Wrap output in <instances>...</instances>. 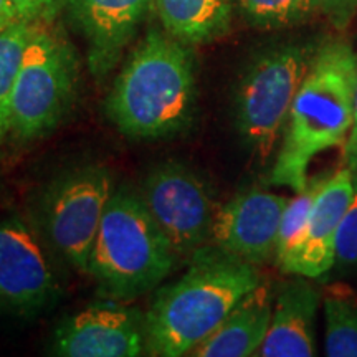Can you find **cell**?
<instances>
[{
  "mask_svg": "<svg viewBox=\"0 0 357 357\" xmlns=\"http://www.w3.org/2000/svg\"><path fill=\"white\" fill-rule=\"evenodd\" d=\"M33 22L13 20L0 26V137L8 134L13 86Z\"/></svg>",
  "mask_w": 357,
  "mask_h": 357,
  "instance_id": "ac0fdd59",
  "label": "cell"
},
{
  "mask_svg": "<svg viewBox=\"0 0 357 357\" xmlns=\"http://www.w3.org/2000/svg\"><path fill=\"white\" fill-rule=\"evenodd\" d=\"M307 278L284 283L273 303L270 329L257 352L261 357H311L316 354L314 321L319 291Z\"/></svg>",
  "mask_w": 357,
  "mask_h": 357,
  "instance_id": "5bb4252c",
  "label": "cell"
},
{
  "mask_svg": "<svg viewBox=\"0 0 357 357\" xmlns=\"http://www.w3.org/2000/svg\"><path fill=\"white\" fill-rule=\"evenodd\" d=\"M60 294V284L33 231L19 218L0 220V311L32 316Z\"/></svg>",
  "mask_w": 357,
  "mask_h": 357,
  "instance_id": "9c48e42d",
  "label": "cell"
},
{
  "mask_svg": "<svg viewBox=\"0 0 357 357\" xmlns=\"http://www.w3.org/2000/svg\"><path fill=\"white\" fill-rule=\"evenodd\" d=\"M17 17L26 22H48L56 15L63 0H10Z\"/></svg>",
  "mask_w": 357,
  "mask_h": 357,
  "instance_id": "7402d4cb",
  "label": "cell"
},
{
  "mask_svg": "<svg viewBox=\"0 0 357 357\" xmlns=\"http://www.w3.org/2000/svg\"><path fill=\"white\" fill-rule=\"evenodd\" d=\"M176 258L141 195L128 189L113 192L88 263L101 291L114 300L141 296L171 273Z\"/></svg>",
  "mask_w": 357,
  "mask_h": 357,
  "instance_id": "277c9868",
  "label": "cell"
},
{
  "mask_svg": "<svg viewBox=\"0 0 357 357\" xmlns=\"http://www.w3.org/2000/svg\"><path fill=\"white\" fill-rule=\"evenodd\" d=\"M250 24L280 29L305 22L318 10L314 0H235Z\"/></svg>",
  "mask_w": 357,
  "mask_h": 357,
  "instance_id": "d6986e66",
  "label": "cell"
},
{
  "mask_svg": "<svg viewBox=\"0 0 357 357\" xmlns=\"http://www.w3.org/2000/svg\"><path fill=\"white\" fill-rule=\"evenodd\" d=\"M314 3L337 25L347 24L357 10V0H314Z\"/></svg>",
  "mask_w": 357,
  "mask_h": 357,
  "instance_id": "603a6c76",
  "label": "cell"
},
{
  "mask_svg": "<svg viewBox=\"0 0 357 357\" xmlns=\"http://www.w3.org/2000/svg\"><path fill=\"white\" fill-rule=\"evenodd\" d=\"M113 192L108 169L83 166L58 177L45 194L42 211L48 240L82 273H88L89 255Z\"/></svg>",
  "mask_w": 357,
  "mask_h": 357,
  "instance_id": "52a82bcc",
  "label": "cell"
},
{
  "mask_svg": "<svg viewBox=\"0 0 357 357\" xmlns=\"http://www.w3.org/2000/svg\"><path fill=\"white\" fill-rule=\"evenodd\" d=\"M324 351L329 357H357V301L344 289L326 293Z\"/></svg>",
  "mask_w": 357,
  "mask_h": 357,
  "instance_id": "e0dca14e",
  "label": "cell"
},
{
  "mask_svg": "<svg viewBox=\"0 0 357 357\" xmlns=\"http://www.w3.org/2000/svg\"><path fill=\"white\" fill-rule=\"evenodd\" d=\"M70 20L88 45V65L106 78L131 42L151 0H65Z\"/></svg>",
  "mask_w": 357,
  "mask_h": 357,
  "instance_id": "4fadbf2b",
  "label": "cell"
},
{
  "mask_svg": "<svg viewBox=\"0 0 357 357\" xmlns=\"http://www.w3.org/2000/svg\"><path fill=\"white\" fill-rule=\"evenodd\" d=\"M354 190L356 176L349 167L339 169L336 174L326 178L312 202L300 238L288 257L278 265L281 271L312 280L326 275L336 265L334 240L339 222Z\"/></svg>",
  "mask_w": 357,
  "mask_h": 357,
  "instance_id": "7c38bea8",
  "label": "cell"
},
{
  "mask_svg": "<svg viewBox=\"0 0 357 357\" xmlns=\"http://www.w3.org/2000/svg\"><path fill=\"white\" fill-rule=\"evenodd\" d=\"M13 20H20L17 17L15 8H13L10 0H0V26L10 24Z\"/></svg>",
  "mask_w": 357,
  "mask_h": 357,
  "instance_id": "d4e9b609",
  "label": "cell"
},
{
  "mask_svg": "<svg viewBox=\"0 0 357 357\" xmlns=\"http://www.w3.org/2000/svg\"><path fill=\"white\" fill-rule=\"evenodd\" d=\"M344 160L346 167L352 172H357V83H356V105H354V124H352L349 139L344 146Z\"/></svg>",
  "mask_w": 357,
  "mask_h": 357,
  "instance_id": "cb8c5ba5",
  "label": "cell"
},
{
  "mask_svg": "<svg viewBox=\"0 0 357 357\" xmlns=\"http://www.w3.org/2000/svg\"><path fill=\"white\" fill-rule=\"evenodd\" d=\"M357 53L344 40H328L316 50L289 109L271 182L301 192L312 158L344 147L354 124Z\"/></svg>",
  "mask_w": 357,
  "mask_h": 357,
  "instance_id": "7a4b0ae2",
  "label": "cell"
},
{
  "mask_svg": "<svg viewBox=\"0 0 357 357\" xmlns=\"http://www.w3.org/2000/svg\"><path fill=\"white\" fill-rule=\"evenodd\" d=\"M329 176H319L307 181V184L301 192H298L296 197L289 199V202L284 208L283 218H281L280 234H278V243H276V263H280L288 257L294 245H296L298 238H300L303 229H305L307 215L314 202L316 195L319 194L321 187L324 185L326 178Z\"/></svg>",
  "mask_w": 357,
  "mask_h": 357,
  "instance_id": "ffe728a7",
  "label": "cell"
},
{
  "mask_svg": "<svg viewBox=\"0 0 357 357\" xmlns=\"http://www.w3.org/2000/svg\"><path fill=\"white\" fill-rule=\"evenodd\" d=\"M287 195L250 190L218 207L211 242L242 260L261 265L275 257Z\"/></svg>",
  "mask_w": 357,
  "mask_h": 357,
  "instance_id": "8fae6325",
  "label": "cell"
},
{
  "mask_svg": "<svg viewBox=\"0 0 357 357\" xmlns=\"http://www.w3.org/2000/svg\"><path fill=\"white\" fill-rule=\"evenodd\" d=\"M334 258L341 265H357V181L354 195L339 222L334 240Z\"/></svg>",
  "mask_w": 357,
  "mask_h": 357,
  "instance_id": "44dd1931",
  "label": "cell"
},
{
  "mask_svg": "<svg viewBox=\"0 0 357 357\" xmlns=\"http://www.w3.org/2000/svg\"><path fill=\"white\" fill-rule=\"evenodd\" d=\"M164 32L184 45L208 43L229 32L231 0H151Z\"/></svg>",
  "mask_w": 357,
  "mask_h": 357,
  "instance_id": "2e32d148",
  "label": "cell"
},
{
  "mask_svg": "<svg viewBox=\"0 0 357 357\" xmlns=\"http://www.w3.org/2000/svg\"><path fill=\"white\" fill-rule=\"evenodd\" d=\"M316 50L306 43L268 48L248 65L235 93V124L257 158L266 162L283 139L289 109Z\"/></svg>",
  "mask_w": 357,
  "mask_h": 357,
  "instance_id": "5b68a950",
  "label": "cell"
},
{
  "mask_svg": "<svg viewBox=\"0 0 357 357\" xmlns=\"http://www.w3.org/2000/svg\"><path fill=\"white\" fill-rule=\"evenodd\" d=\"M261 283L257 265L215 247H200L177 281L159 289L146 314V351L187 356Z\"/></svg>",
  "mask_w": 357,
  "mask_h": 357,
  "instance_id": "6da1fadb",
  "label": "cell"
},
{
  "mask_svg": "<svg viewBox=\"0 0 357 357\" xmlns=\"http://www.w3.org/2000/svg\"><path fill=\"white\" fill-rule=\"evenodd\" d=\"M146 349V319L118 303H98L63 319L52 351L65 357H136Z\"/></svg>",
  "mask_w": 357,
  "mask_h": 357,
  "instance_id": "30bf717a",
  "label": "cell"
},
{
  "mask_svg": "<svg viewBox=\"0 0 357 357\" xmlns=\"http://www.w3.org/2000/svg\"><path fill=\"white\" fill-rule=\"evenodd\" d=\"M141 199L177 255L211 242L218 211L208 185L192 169L166 162L147 174Z\"/></svg>",
  "mask_w": 357,
  "mask_h": 357,
  "instance_id": "ba28073f",
  "label": "cell"
},
{
  "mask_svg": "<svg viewBox=\"0 0 357 357\" xmlns=\"http://www.w3.org/2000/svg\"><path fill=\"white\" fill-rule=\"evenodd\" d=\"M78 65L70 45L47 22H33L10 105L8 132L20 141L47 136L70 113Z\"/></svg>",
  "mask_w": 357,
  "mask_h": 357,
  "instance_id": "8992f818",
  "label": "cell"
},
{
  "mask_svg": "<svg viewBox=\"0 0 357 357\" xmlns=\"http://www.w3.org/2000/svg\"><path fill=\"white\" fill-rule=\"evenodd\" d=\"M273 296L270 287L260 283L236 305L222 324L189 352L195 357L257 356L270 329Z\"/></svg>",
  "mask_w": 357,
  "mask_h": 357,
  "instance_id": "9a60e30c",
  "label": "cell"
},
{
  "mask_svg": "<svg viewBox=\"0 0 357 357\" xmlns=\"http://www.w3.org/2000/svg\"><path fill=\"white\" fill-rule=\"evenodd\" d=\"M195 106L194 58L187 45L149 30L106 98L109 121L124 136L154 141L189 126Z\"/></svg>",
  "mask_w": 357,
  "mask_h": 357,
  "instance_id": "3957f363",
  "label": "cell"
}]
</instances>
